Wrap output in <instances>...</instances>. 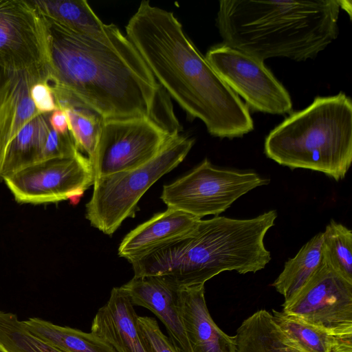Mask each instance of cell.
<instances>
[{
  "instance_id": "16",
  "label": "cell",
  "mask_w": 352,
  "mask_h": 352,
  "mask_svg": "<svg viewBox=\"0 0 352 352\" xmlns=\"http://www.w3.org/2000/svg\"><path fill=\"white\" fill-rule=\"evenodd\" d=\"M178 307L191 352H236L234 336L223 332L209 313L204 285L179 289Z\"/></svg>"
},
{
  "instance_id": "15",
  "label": "cell",
  "mask_w": 352,
  "mask_h": 352,
  "mask_svg": "<svg viewBox=\"0 0 352 352\" xmlns=\"http://www.w3.org/2000/svg\"><path fill=\"white\" fill-rule=\"evenodd\" d=\"M133 305L144 307L163 322L178 352H191L178 307V289L156 276H133L121 286Z\"/></svg>"
},
{
  "instance_id": "17",
  "label": "cell",
  "mask_w": 352,
  "mask_h": 352,
  "mask_svg": "<svg viewBox=\"0 0 352 352\" xmlns=\"http://www.w3.org/2000/svg\"><path fill=\"white\" fill-rule=\"evenodd\" d=\"M200 220L181 210L167 208L129 232L119 245L118 256L131 263L188 234Z\"/></svg>"
},
{
  "instance_id": "18",
  "label": "cell",
  "mask_w": 352,
  "mask_h": 352,
  "mask_svg": "<svg viewBox=\"0 0 352 352\" xmlns=\"http://www.w3.org/2000/svg\"><path fill=\"white\" fill-rule=\"evenodd\" d=\"M50 113H39L30 120L10 142L5 151L1 180L42 160V153L51 128Z\"/></svg>"
},
{
  "instance_id": "25",
  "label": "cell",
  "mask_w": 352,
  "mask_h": 352,
  "mask_svg": "<svg viewBox=\"0 0 352 352\" xmlns=\"http://www.w3.org/2000/svg\"><path fill=\"white\" fill-rule=\"evenodd\" d=\"M0 344L8 352H67L32 333L16 315L1 311Z\"/></svg>"
},
{
  "instance_id": "4",
  "label": "cell",
  "mask_w": 352,
  "mask_h": 352,
  "mask_svg": "<svg viewBox=\"0 0 352 352\" xmlns=\"http://www.w3.org/2000/svg\"><path fill=\"white\" fill-rule=\"evenodd\" d=\"M338 0H223L217 26L223 43L264 61L313 59L338 36Z\"/></svg>"
},
{
  "instance_id": "29",
  "label": "cell",
  "mask_w": 352,
  "mask_h": 352,
  "mask_svg": "<svg viewBox=\"0 0 352 352\" xmlns=\"http://www.w3.org/2000/svg\"><path fill=\"white\" fill-rule=\"evenodd\" d=\"M30 94L34 107L39 113H51L58 109L50 86L47 82L34 84Z\"/></svg>"
},
{
  "instance_id": "26",
  "label": "cell",
  "mask_w": 352,
  "mask_h": 352,
  "mask_svg": "<svg viewBox=\"0 0 352 352\" xmlns=\"http://www.w3.org/2000/svg\"><path fill=\"white\" fill-rule=\"evenodd\" d=\"M69 131L78 150L87 154L91 161L98 144L103 119L96 113L82 108L64 109Z\"/></svg>"
},
{
  "instance_id": "24",
  "label": "cell",
  "mask_w": 352,
  "mask_h": 352,
  "mask_svg": "<svg viewBox=\"0 0 352 352\" xmlns=\"http://www.w3.org/2000/svg\"><path fill=\"white\" fill-rule=\"evenodd\" d=\"M323 234L322 259L343 278L352 283V232L333 219Z\"/></svg>"
},
{
  "instance_id": "27",
  "label": "cell",
  "mask_w": 352,
  "mask_h": 352,
  "mask_svg": "<svg viewBox=\"0 0 352 352\" xmlns=\"http://www.w3.org/2000/svg\"><path fill=\"white\" fill-rule=\"evenodd\" d=\"M79 152L69 131L60 133L50 128L44 145L42 160L71 157Z\"/></svg>"
},
{
  "instance_id": "30",
  "label": "cell",
  "mask_w": 352,
  "mask_h": 352,
  "mask_svg": "<svg viewBox=\"0 0 352 352\" xmlns=\"http://www.w3.org/2000/svg\"><path fill=\"white\" fill-rule=\"evenodd\" d=\"M49 122L51 128L56 132L65 133L69 131L67 116L64 109H58L52 112Z\"/></svg>"
},
{
  "instance_id": "19",
  "label": "cell",
  "mask_w": 352,
  "mask_h": 352,
  "mask_svg": "<svg viewBox=\"0 0 352 352\" xmlns=\"http://www.w3.org/2000/svg\"><path fill=\"white\" fill-rule=\"evenodd\" d=\"M272 311L278 328L302 352H352V336L333 335L283 311Z\"/></svg>"
},
{
  "instance_id": "21",
  "label": "cell",
  "mask_w": 352,
  "mask_h": 352,
  "mask_svg": "<svg viewBox=\"0 0 352 352\" xmlns=\"http://www.w3.org/2000/svg\"><path fill=\"white\" fill-rule=\"evenodd\" d=\"M30 1L43 19L80 34L100 35L108 27L85 0Z\"/></svg>"
},
{
  "instance_id": "3",
  "label": "cell",
  "mask_w": 352,
  "mask_h": 352,
  "mask_svg": "<svg viewBox=\"0 0 352 352\" xmlns=\"http://www.w3.org/2000/svg\"><path fill=\"white\" fill-rule=\"evenodd\" d=\"M276 217L272 210L246 219H201L188 234L131 262L134 276H156L179 290L225 271L255 273L271 261L264 239Z\"/></svg>"
},
{
  "instance_id": "23",
  "label": "cell",
  "mask_w": 352,
  "mask_h": 352,
  "mask_svg": "<svg viewBox=\"0 0 352 352\" xmlns=\"http://www.w3.org/2000/svg\"><path fill=\"white\" fill-rule=\"evenodd\" d=\"M32 333L67 352H116L94 333L62 327L39 318L23 320Z\"/></svg>"
},
{
  "instance_id": "10",
  "label": "cell",
  "mask_w": 352,
  "mask_h": 352,
  "mask_svg": "<svg viewBox=\"0 0 352 352\" xmlns=\"http://www.w3.org/2000/svg\"><path fill=\"white\" fill-rule=\"evenodd\" d=\"M94 171L87 157L43 160L3 179L17 202L45 204L78 201L94 184Z\"/></svg>"
},
{
  "instance_id": "5",
  "label": "cell",
  "mask_w": 352,
  "mask_h": 352,
  "mask_svg": "<svg viewBox=\"0 0 352 352\" xmlns=\"http://www.w3.org/2000/svg\"><path fill=\"white\" fill-rule=\"evenodd\" d=\"M267 157L291 169L320 172L338 182L352 163V102L344 93L318 96L265 138Z\"/></svg>"
},
{
  "instance_id": "11",
  "label": "cell",
  "mask_w": 352,
  "mask_h": 352,
  "mask_svg": "<svg viewBox=\"0 0 352 352\" xmlns=\"http://www.w3.org/2000/svg\"><path fill=\"white\" fill-rule=\"evenodd\" d=\"M282 311L340 336H352V283L322 259L306 283Z\"/></svg>"
},
{
  "instance_id": "6",
  "label": "cell",
  "mask_w": 352,
  "mask_h": 352,
  "mask_svg": "<svg viewBox=\"0 0 352 352\" xmlns=\"http://www.w3.org/2000/svg\"><path fill=\"white\" fill-rule=\"evenodd\" d=\"M194 143V139L179 134L144 165L95 178L92 196L85 205L91 226L111 236L125 219L135 216L144 194L185 159Z\"/></svg>"
},
{
  "instance_id": "7",
  "label": "cell",
  "mask_w": 352,
  "mask_h": 352,
  "mask_svg": "<svg viewBox=\"0 0 352 352\" xmlns=\"http://www.w3.org/2000/svg\"><path fill=\"white\" fill-rule=\"evenodd\" d=\"M270 182L254 171L217 167L206 158L188 174L164 185L160 198L167 208L201 219L219 216L243 195Z\"/></svg>"
},
{
  "instance_id": "13",
  "label": "cell",
  "mask_w": 352,
  "mask_h": 352,
  "mask_svg": "<svg viewBox=\"0 0 352 352\" xmlns=\"http://www.w3.org/2000/svg\"><path fill=\"white\" fill-rule=\"evenodd\" d=\"M138 316L127 294L121 287H113L106 304L96 314L91 332L116 352H153Z\"/></svg>"
},
{
  "instance_id": "9",
  "label": "cell",
  "mask_w": 352,
  "mask_h": 352,
  "mask_svg": "<svg viewBox=\"0 0 352 352\" xmlns=\"http://www.w3.org/2000/svg\"><path fill=\"white\" fill-rule=\"evenodd\" d=\"M205 57L248 109L277 115L291 113L289 92L264 61L224 43L210 47Z\"/></svg>"
},
{
  "instance_id": "20",
  "label": "cell",
  "mask_w": 352,
  "mask_h": 352,
  "mask_svg": "<svg viewBox=\"0 0 352 352\" xmlns=\"http://www.w3.org/2000/svg\"><path fill=\"white\" fill-rule=\"evenodd\" d=\"M233 336L236 352H302L287 340L272 313L263 309L245 319Z\"/></svg>"
},
{
  "instance_id": "14",
  "label": "cell",
  "mask_w": 352,
  "mask_h": 352,
  "mask_svg": "<svg viewBox=\"0 0 352 352\" xmlns=\"http://www.w3.org/2000/svg\"><path fill=\"white\" fill-rule=\"evenodd\" d=\"M46 76L0 67V181L1 168L7 146L19 131L39 114L31 99L32 86L48 82Z\"/></svg>"
},
{
  "instance_id": "28",
  "label": "cell",
  "mask_w": 352,
  "mask_h": 352,
  "mask_svg": "<svg viewBox=\"0 0 352 352\" xmlns=\"http://www.w3.org/2000/svg\"><path fill=\"white\" fill-rule=\"evenodd\" d=\"M138 322L153 352H178L170 340L162 332L155 319L138 316Z\"/></svg>"
},
{
  "instance_id": "22",
  "label": "cell",
  "mask_w": 352,
  "mask_h": 352,
  "mask_svg": "<svg viewBox=\"0 0 352 352\" xmlns=\"http://www.w3.org/2000/svg\"><path fill=\"white\" fill-rule=\"evenodd\" d=\"M322 232L316 234L294 257L285 263L282 272L272 285L283 296L284 302L289 301L296 295L319 265L322 259Z\"/></svg>"
},
{
  "instance_id": "32",
  "label": "cell",
  "mask_w": 352,
  "mask_h": 352,
  "mask_svg": "<svg viewBox=\"0 0 352 352\" xmlns=\"http://www.w3.org/2000/svg\"><path fill=\"white\" fill-rule=\"evenodd\" d=\"M0 352H8L6 349H4L1 344H0Z\"/></svg>"
},
{
  "instance_id": "31",
  "label": "cell",
  "mask_w": 352,
  "mask_h": 352,
  "mask_svg": "<svg viewBox=\"0 0 352 352\" xmlns=\"http://www.w3.org/2000/svg\"><path fill=\"white\" fill-rule=\"evenodd\" d=\"M349 1H339L340 8H342L345 11L349 12V17L351 18V3L347 5Z\"/></svg>"
},
{
  "instance_id": "1",
  "label": "cell",
  "mask_w": 352,
  "mask_h": 352,
  "mask_svg": "<svg viewBox=\"0 0 352 352\" xmlns=\"http://www.w3.org/2000/svg\"><path fill=\"white\" fill-rule=\"evenodd\" d=\"M43 20L50 50L47 83L58 109H88L104 120L149 118L164 129L170 96L116 25L87 36Z\"/></svg>"
},
{
  "instance_id": "2",
  "label": "cell",
  "mask_w": 352,
  "mask_h": 352,
  "mask_svg": "<svg viewBox=\"0 0 352 352\" xmlns=\"http://www.w3.org/2000/svg\"><path fill=\"white\" fill-rule=\"evenodd\" d=\"M126 36L159 85L212 136L241 138L254 129L245 104L218 76L172 12L142 1Z\"/></svg>"
},
{
  "instance_id": "12",
  "label": "cell",
  "mask_w": 352,
  "mask_h": 352,
  "mask_svg": "<svg viewBox=\"0 0 352 352\" xmlns=\"http://www.w3.org/2000/svg\"><path fill=\"white\" fill-rule=\"evenodd\" d=\"M0 67L50 80L46 25L30 1L0 0Z\"/></svg>"
},
{
  "instance_id": "8",
  "label": "cell",
  "mask_w": 352,
  "mask_h": 352,
  "mask_svg": "<svg viewBox=\"0 0 352 352\" xmlns=\"http://www.w3.org/2000/svg\"><path fill=\"white\" fill-rule=\"evenodd\" d=\"M149 118L103 120L92 164L95 178L138 168L175 136Z\"/></svg>"
}]
</instances>
